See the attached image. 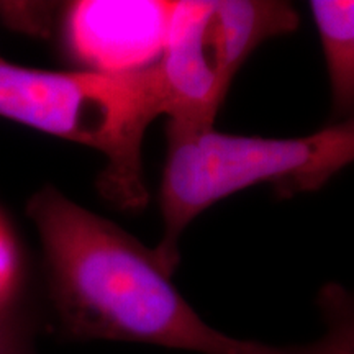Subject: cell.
I'll return each mask as SVG.
<instances>
[{
    "label": "cell",
    "instance_id": "obj_9",
    "mask_svg": "<svg viewBox=\"0 0 354 354\" xmlns=\"http://www.w3.org/2000/svg\"><path fill=\"white\" fill-rule=\"evenodd\" d=\"M0 354H35L28 335L8 313L0 317Z\"/></svg>",
    "mask_w": 354,
    "mask_h": 354
},
{
    "label": "cell",
    "instance_id": "obj_1",
    "mask_svg": "<svg viewBox=\"0 0 354 354\" xmlns=\"http://www.w3.org/2000/svg\"><path fill=\"white\" fill-rule=\"evenodd\" d=\"M61 326L74 339L158 344L198 354H299L228 336L185 302L153 250L55 187L30 198Z\"/></svg>",
    "mask_w": 354,
    "mask_h": 354
},
{
    "label": "cell",
    "instance_id": "obj_3",
    "mask_svg": "<svg viewBox=\"0 0 354 354\" xmlns=\"http://www.w3.org/2000/svg\"><path fill=\"white\" fill-rule=\"evenodd\" d=\"M167 159L161 183L162 238L153 250L167 276L179 266V240L187 225L220 198L271 183L279 196L322 189L354 158V125L302 138H259L167 125Z\"/></svg>",
    "mask_w": 354,
    "mask_h": 354
},
{
    "label": "cell",
    "instance_id": "obj_5",
    "mask_svg": "<svg viewBox=\"0 0 354 354\" xmlns=\"http://www.w3.org/2000/svg\"><path fill=\"white\" fill-rule=\"evenodd\" d=\"M176 2L79 0L64 17L66 46L95 73H133L156 64L165 51Z\"/></svg>",
    "mask_w": 354,
    "mask_h": 354
},
{
    "label": "cell",
    "instance_id": "obj_2",
    "mask_svg": "<svg viewBox=\"0 0 354 354\" xmlns=\"http://www.w3.org/2000/svg\"><path fill=\"white\" fill-rule=\"evenodd\" d=\"M165 102L158 63L122 74L55 73L0 57V117L104 153L97 187L122 210L148 203L141 143Z\"/></svg>",
    "mask_w": 354,
    "mask_h": 354
},
{
    "label": "cell",
    "instance_id": "obj_4",
    "mask_svg": "<svg viewBox=\"0 0 354 354\" xmlns=\"http://www.w3.org/2000/svg\"><path fill=\"white\" fill-rule=\"evenodd\" d=\"M299 13L274 0H177L158 61L167 125L214 128L234 74L261 43L295 32Z\"/></svg>",
    "mask_w": 354,
    "mask_h": 354
},
{
    "label": "cell",
    "instance_id": "obj_6",
    "mask_svg": "<svg viewBox=\"0 0 354 354\" xmlns=\"http://www.w3.org/2000/svg\"><path fill=\"white\" fill-rule=\"evenodd\" d=\"M310 8L328 66L335 109L346 115L354 104V2L312 0Z\"/></svg>",
    "mask_w": 354,
    "mask_h": 354
},
{
    "label": "cell",
    "instance_id": "obj_7",
    "mask_svg": "<svg viewBox=\"0 0 354 354\" xmlns=\"http://www.w3.org/2000/svg\"><path fill=\"white\" fill-rule=\"evenodd\" d=\"M326 333L315 343L300 348L299 354H354L353 300L339 286H326L320 294Z\"/></svg>",
    "mask_w": 354,
    "mask_h": 354
},
{
    "label": "cell",
    "instance_id": "obj_8",
    "mask_svg": "<svg viewBox=\"0 0 354 354\" xmlns=\"http://www.w3.org/2000/svg\"><path fill=\"white\" fill-rule=\"evenodd\" d=\"M20 284V256L15 238L0 214V317L7 315Z\"/></svg>",
    "mask_w": 354,
    "mask_h": 354
}]
</instances>
